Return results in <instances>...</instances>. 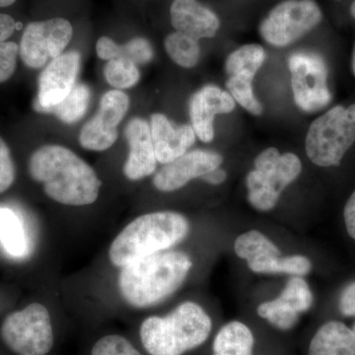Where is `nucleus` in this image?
Returning <instances> with one entry per match:
<instances>
[{
  "label": "nucleus",
  "mask_w": 355,
  "mask_h": 355,
  "mask_svg": "<svg viewBox=\"0 0 355 355\" xmlns=\"http://www.w3.org/2000/svg\"><path fill=\"white\" fill-rule=\"evenodd\" d=\"M301 172L302 162L296 154H282L279 149L268 147L254 159V169L245 180L248 202L258 211H270Z\"/></svg>",
  "instance_id": "5"
},
{
  "label": "nucleus",
  "mask_w": 355,
  "mask_h": 355,
  "mask_svg": "<svg viewBox=\"0 0 355 355\" xmlns=\"http://www.w3.org/2000/svg\"><path fill=\"white\" fill-rule=\"evenodd\" d=\"M355 141V104L336 106L311 123L306 135V154L319 167H333Z\"/></svg>",
  "instance_id": "6"
},
{
  "label": "nucleus",
  "mask_w": 355,
  "mask_h": 355,
  "mask_svg": "<svg viewBox=\"0 0 355 355\" xmlns=\"http://www.w3.org/2000/svg\"><path fill=\"white\" fill-rule=\"evenodd\" d=\"M19 55V46L14 42H0V83L13 76Z\"/></svg>",
  "instance_id": "31"
},
{
  "label": "nucleus",
  "mask_w": 355,
  "mask_h": 355,
  "mask_svg": "<svg viewBox=\"0 0 355 355\" xmlns=\"http://www.w3.org/2000/svg\"><path fill=\"white\" fill-rule=\"evenodd\" d=\"M257 313L261 319L280 331L292 330L300 319V314L279 296L261 303L257 308Z\"/></svg>",
  "instance_id": "26"
},
{
  "label": "nucleus",
  "mask_w": 355,
  "mask_h": 355,
  "mask_svg": "<svg viewBox=\"0 0 355 355\" xmlns=\"http://www.w3.org/2000/svg\"><path fill=\"white\" fill-rule=\"evenodd\" d=\"M165 50L173 62L184 69L197 65L200 57L198 40L181 32L168 35L164 41Z\"/></svg>",
  "instance_id": "25"
},
{
  "label": "nucleus",
  "mask_w": 355,
  "mask_h": 355,
  "mask_svg": "<svg viewBox=\"0 0 355 355\" xmlns=\"http://www.w3.org/2000/svg\"><path fill=\"white\" fill-rule=\"evenodd\" d=\"M91 355H142L123 336L110 335L100 338L93 347Z\"/></svg>",
  "instance_id": "29"
},
{
  "label": "nucleus",
  "mask_w": 355,
  "mask_h": 355,
  "mask_svg": "<svg viewBox=\"0 0 355 355\" xmlns=\"http://www.w3.org/2000/svg\"><path fill=\"white\" fill-rule=\"evenodd\" d=\"M153 135L156 159L161 164H168L188 153L196 142V132L190 125H173L162 114L151 116Z\"/></svg>",
  "instance_id": "17"
},
{
  "label": "nucleus",
  "mask_w": 355,
  "mask_h": 355,
  "mask_svg": "<svg viewBox=\"0 0 355 355\" xmlns=\"http://www.w3.org/2000/svg\"><path fill=\"white\" fill-rule=\"evenodd\" d=\"M321 8L314 0H286L273 7L261 21L260 34L272 46H288L320 24Z\"/></svg>",
  "instance_id": "8"
},
{
  "label": "nucleus",
  "mask_w": 355,
  "mask_h": 355,
  "mask_svg": "<svg viewBox=\"0 0 355 355\" xmlns=\"http://www.w3.org/2000/svg\"><path fill=\"white\" fill-rule=\"evenodd\" d=\"M170 15L177 32L196 40L214 38L220 27L216 14L198 0H174Z\"/></svg>",
  "instance_id": "18"
},
{
  "label": "nucleus",
  "mask_w": 355,
  "mask_h": 355,
  "mask_svg": "<svg viewBox=\"0 0 355 355\" xmlns=\"http://www.w3.org/2000/svg\"><path fill=\"white\" fill-rule=\"evenodd\" d=\"M72 35V26L64 18L30 23L21 39V60L28 67L41 69L49 60L62 55L71 41Z\"/></svg>",
  "instance_id": "10"
},
{
  "label": "nucleus",
  "mask_w": 355,
  "mask_h": 355,
  "mask_svg": "<svg viewBox=\"0 0 355 355\" xmlns=\"http://www.w3.org/2000/svg\"><path fill=\"white\" fill-rule=\"evenodd\" d=\"M153 49L144 38H135L123 46L119 44L118 58H127L135 64H146L153 58Z\"/></svg>",
  "instance_id": "30"
},
{
  "label": "nucleus",
  "mask_w": 355,
  "mask_h": 355,
  "mask_svg": "<svg viewBox=\"0 0 355 355\" xmlns=\"http://www.w3.org/2000/svg\"><path fill=\"white\" fill-rule=\"evenodd\" d=\"M2 340L18 355H46L53 349L50 312L41 303H32L11 313L0 328Z\"/></svg>",
  "instance_id": "7"
},
{
  "label": "nucleus",
  "mask_w": 355,
  "mask_h": 355,
  "mask_svg": "<svg viewBox=\"0 0 355 355\" xmlns=\"http://www.w3.org/2000/svg\"><path fill=\"white\" fill-rule=\"evenodd\" d=\"M352 70H354V73L355 76V46H354V55H352Z\"/></svg>",
  "instance_id": "40"
},
{
  "label": "nucleus",
  "mask_w": 355,
  "mask_h": 355,
  "mask_svg": "<svg viewBox=\"0 0 355 355\" xmlns=\"http://www.w3.org/2000/svg\"><path fill=\"white\" fill-rule=\"evenodd\" d=\"M202 179L205 183L212 184V186H218V184H223L227 179V172L218 167L207 173V175L202 177Z\"/></svg>",
  "instance_id": "37"
},
{
  "label": "nucleus",
  "mask_w": 355,
  "mask_h": 355,
  "mask_svg": "<svg viewBox=\"0 0 355 355\" xmlns=\"http://www.w3.org/2000/svg\"><path fill=\"white\" fill-rule=\"evenodd\" d=\"M234 252L238 258L247 263L282 256V251L261 231L252 229L238 236L234 241Z\"/></svg>",
  "instance_id": "21"
},
{
  "label": "nucleus",
  "mask_w": 355,
  "mask_h": 355,
  "mask_svg": "<svg viewBox=\"0 0 355 355\" xmlns=\"http://www.w3.org/2000/svg\"><path fill=\"white\" fill-rule=\"evenodd\" d=\"M252 272L258 275H288L303 277L312 270V261L304 254L272 257L265 260L247 263Z\"/></svg>",
  "instance_id": "22"
},
{
  "label": "nucleus",
  "mask_w": 355,
  "mask_h": 355,
  "mask_svg": "<svg viewBox=\"0 0 355 355\" xmlns=\"http://www.w3.org/2000/svg\"><path fill=\"white\" fill-rule=\"evenodd\" d=\"M125 135L130 154L123 166V174L130 181L150 176L157 167V159L148 123L142 119H133L128 123Z\"/></svg>",
  "instance_id": "16"
},
{
  "label": "nucleus",
  "mask_w": 355,
  "mask_h": 355,
  "mask_svg": "<svg viewBox=\"0 0 355 355\" xmlns=\"http://www.w3.org/2000/svg\"><path fill=\"white\" fill-rule=\"evenodd\" d=\"M223 157L220 154L209 150L188 151L165 164L153 178V184L163 193L184 188L191 180L202 178L207 173L220 167Z\"/></svg>",
  "instance_id": "13"
},
{
  "label": "nucleus",
  "mask_w": 355,
  "mask_h": 355,
  "mask_svg": "<svg viewBox=\"0 0 355 355\" xmlns=\"http://www.w3.org/2000/svg\"><path fill=\"white\" fill-rule=\"evenodd\" d=\"M338 308L345 317H355V282L343 288L338 300Z\"/></svg>",
  "instance_id": "33"
},
{
  "label": "nucleus",
  "mask_w": 355,
  "mask_h": 355,
  "mask_svg": "<svg viewBox=\"0 0 355 355\" xmlns=\"http://www.w3.org/2000/svg\"><path fill=\"white\" fill-rule=\"evenodd\" d=\"M0 242L11 256L21 258L27 252V238L22 221L7 207L0 209Z\"/></svg>",
  "instance_id": "23"
},
{
  "label": "nucleus",
  "mask_w": 355,
  "mask_h": 355,
  "mask_svg": "<svg viewBox=\"0 0 355 355\" xmlns=\"http://www.w3.org/2000/svg\"><path fill=\"white\" fill-rule=\"evenodd\" d=\"M235 100L226 91L216 85H207L191 97L190 116L191 127L202 142L214 139V119L216 114L234 111Z\"/></svg>",
  "instance_id": "15"
},
{
  "label": "nucleus",
  "mask_w": 355,
  "mask_h": 355,
  "mask_svg": "<svg viewBox=\"0 0 355 355\" xmlns=\"http://www.w3.org/2000/svg\"><path fill=\"white\" fill-rule=\"evenodd\" d=\"M17 28V23L11 16L0 13V42H6L12 36Z\"/></svg>",
  "instance_id": "36"
},
{
  "label": "nucleus",
  "mask_w": 355,
  "mask_h": 355,
  "mask_svg": "<svg viewBox=\"0 0 355 355\" xmlns=\"http://www.w3.org/2000/svg\"><path fill=\"white\" fill-rule=\"evenodd\" d=\"M128 107L130 98L121 91H109L103 96L99 111L81 130V146L91 151H105L113 146L118 139V125Z\"/></svg>",
  "instance_id": "12"
},
{
  "label": "nucleus",
  "mask_w": 355,
  "mask_h": 355,
  "mask_svg": "<svg viewBox=\"0 0 355 355\" xmlns=\"http://www.w3.org/2000/svg\"><path fill=\"white\" fill-rule=\"evenodd\" d=\"M266 60V51L257 44H245L231 53L225 62L230 95L240 106L254 116L263 114V105L254 97L253 83Z\"/></svg>",
  "instance_id": "11"
},
{
  "label": "nucleus",
  "mask_w": 355,
  "mask_h": 355,
  "mask_svg": "<svg viewBox=\"0 0 355 355\" xmlns=\"http://www.w3.org/2000/svg\"><path fill=\"white\" fill-rule=\"evenodd\" d=\"M352 331H354V336H355V323L354 324V328L352 329Z\"/></svg>",
  "instance_id": "41"
},
{
  "label": "nucleus",
  "mask_w": 355,
  "mask_h": 355,
  "mask_svg": "<svg viewBox=\"0 0 355 355\" xmlns=\"http://www.w3.org/2000/svg\"><path fill=\"white\" fill-rule=\"evenodd\" d=\"M28 170L43 184L44 193L62 205L84 207L99 197L102 184L95 170L64 146L40 147L30 157Z\"/></svg>",
  "instance_id": "1"
},
{
  "label": "nucleus",
  "mask_w": 355,
  "mask_h": 355,
  "mask_svg": "<svg viewBox=\"0 0 355 355\" xmlns=\"http://www.w3.org/2000/svg\"><path fill=\"white\" fill-rule=\"evenodd\" d=\"M191 268L193 260L182 251L168 250L139 259L121 268V297L132 307H153L183 286Z\"/></svg>",
  "instance_id": "2"
},
{
  "label": "nucleus",
  "mask_w": 355,
  "mask_h": 355,
  "mask_svg": "<svg viewBox=\"0 0 355 355\" xmlns=\"http://www.w3.org/2000/svg\"><path fill=\"white\" fill-rule=\"evenodd\" d=\"M279 297L288 303L300 315L308 312L314 303V294L303 277H291Z\"/></svg>",
  "instance_id": "28"
},
{
  "label": "nucleus",
  "mask_w": 355,
  "mask_h": 355,
  "mask_svg": "<svg viewBox=\"0 0 355 355\" xmlns=\"http://www.w3.org/2000/svg\"><path fill=\"white\" fill-rule=\"evenodd\" d=\"M343 219L349 237L355 241V191L345 203Z\"/></svg>",
  "instance_id": "35"
},
{
  "label": "nucleus",
  "mask_w": 355,
  "mask_h": 355,
  "mask_svg": "<svg viewBox=\"0 0 355 355\" xmlns=\"http://www.w3.org/2000/svg\"><path fill=\"white\" fill-rule=\"evenodd\" d=\"M350 14H352V17L355 18V0L350 6Z\"/></svg>",
  "instance_id": "39"
},
{
  "label": "nucleus",
  "mask_w": 355,
  "mask_h": 355,
  "mask_svg": "<svg viewBox=\"0 0 355 355\" xmlns=\"http://www.w3.org/2000/svg\"><path fill=\"white\" fill-rule=\"evenodd\" d=\"M308 355H355L354 331L342 322H327L313 336Z\"/></svg>",
  "instance_id": "19"
},
{
  "label": "nucleus",
  "mask_w": 355,
  "mask_h": 355,
  "mask_svg": "<svg viewBox=\"0 0 355 355\" xmlns=\"http://www.w3.org/2000/svg\"><path fill=\"white\" fill-rule=\"evenodd\" d=\"M15 180V166H14L10 149L3 139L0 137V193H4L12 186Z\"/></svg>",
  "instance_id": "32"
},
{
  "label": "nucleus",
  "mask_w": 355,
  "mask_h": 355,
  "mask_svg": "<svg viewBox=\"0 0 355 355\" xmlns=\"http://www.w3.org/2000/svg\"><path fill=\"white\" fill-rule=\"evenodd\" d=\"M294 101L306 113H315L330 104L328 67L321 55L312 51H296L288 58Z\"/></svg>",
  "instance_id": "9"
},
{
  "label": "nucleus",
  "mask_w": 355,
  "mask_h": 355,
  "mask_svg": "<svg viewBox=\"0 0 355 355\" xmlns=\"http://www.w3.org/2000/svg\"><path fill=\"white\" fill-rule=\"evenodd\" d=\"M211 330V318L202 306L186 301L165 317L147 318L139 336L150 355H183L207 342Z\"/></svg>",
  "instance_id": "4"
},
{
  "label": "nucleus",
  "mask_w": 355,
  "mask_h": 355,
  "mask_svg": "<svg viewBox=\"0 0 355 355\" xmlns=\"http://www.w3.org/2000/svg\"><path fill=\"white\" fill-rule=\"evenodd\" d=\"M191 231L189 219L180 212H151L128 223L114 238L109 249V258L116 268L168 251L184 241Z\"/></svg>",
  "instance_id": "3"
},
{
  "label": "nucleus",
  "mask_w": 355,
  "mask_h": 355,
  "mask_svg": "<svg viewBox=\"0 0 355 355\" xmlns=\"http://www.w3.org/2000/svg\"><path fill=\"white\" fill-rule=\"evenodd\" d=\"M254 336L246 324L231 321L214 338L212 349L217 355H253Z\"/></svg>",
  "instance_id": "20"
},
{
  "label": "nucleus",
  "mask_w": 355,
  "mask_h": 355,
  "mask_svg": "<svg viewBox=\"0 0 355 355\" xmlns=\"http://www.w3.org/2000/svg\"><path fill=\"white\" fill-rule=\"evenodd\" d=\"M104 74L107 83L118 89L132 87L140 78L137 64L123 58L109 60L108 64L105 65Z\"/></svg>",
  "instance_id": "27"
},
{
  "label": "nucleus",
  "mask_w": 355,
  "mask_h": 355,
  "mask_svg": "<svg viewBox=\"0 0 355 355\" xmlns=\"http://www.w3.org/2000/svg\"><path fill=\"white\" fill-rule=\"evenodd\" d=\"M119 44L108 37H102L96 44L98 57L105 60H111L118 58Z\"/></svg>",
  "instance_id": "34"
},
{
  "label": "nucleus",
  "mask_w": 355,
  "mask_h": 355,
  "mask_svg": "<svg viewBox=\"0 0 355 355\" xmlns=\"http://www.w3.org/2000/svg\"><path fill=\"white\" fill-rule=\"evenodd\" d=\"M90 89L85 84H76L69 94L58 105L46 109L44 113L55 114L65 123H76L83 118L90 103Z\"/></svg>",
  "instance_id": "24"
},
{
  "label": "nucleus",
  "mask_w": 355,
  "mask_h": 355,
  "mask_svg": "<svg viewBox=\"0 0 355 355\" xmlns=\"http://www.w3.org/2000/svg\"><path fill=\"white\" fill-rule=\"evenodd\" d=\"M15 1L16 0H0V7L12 6Z\"/></svg>",
  "instance_id": "38"
},
{
  "label": "nucleus",
  "mask_w": 355,
  "mask_h": 355,
  "mask_svg": "<svg viewBox=\"0 0 355 355\" xmlns=\"http://www.w3.org/2000/svg\"><path fill=\"white\" fill-rule=\"evenodd\" d=\"M80 69V55L76 51L62 53L51 60L39 79L38 97L35 108L39 112L58 105L76 85Z\"/></svg>",
  "instance_id": "14"
}]
</instances>
